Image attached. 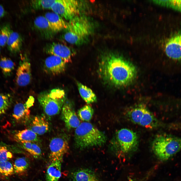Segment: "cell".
<instances>
[{
    "instance_id": "1",
    "label": "cell",
    "mask_w": 181,
    "mask_h": 181,
    "mask_svg": "<svg viewBox=\"0 0 181 181\" xmlns=\"http://www.w3.org/2000/svg\"><path fill=\"white\" fill-rule=\"evenodd\" d=\"M98 72L104 84L117 87L130 83L137 72L135 67L130 62L117 55L106 53L101 57Z\"/></svg>"
},
{
    "instance_id": "2",
    "label": "cell",
    "mask_w": 181,
    "mask_h": 181,
    "mask_svg": "<svg viewBox=\"0 0 181 181\" xmlns=\"http://www.w3.org/2000/svg\"><path fill=\"white\" fill-rule=\"evenodd\" d=\"M94 28L92 23L88 18L79 15L69 21L67 27L64 30L63 38L69 43L82 45L88 41Z\"/></svg>"
},
{
    "instance_id": "3",
    "label": "cell",
    "mask_w": 181,
    "mask_h": 181,
    "mask_svg": "<svg viewBox=\"0 0 181 181\" xmlns=\"http://www.w3.org/2000/svg\"><path fill=\"white\" fill-rule=\"evenodd\" d=\"M106 140L104 133L89 122L80 123L75 129V144L76 147L80 149L101 146Z\"/></svg>"
},
{
    "instance_id": "4",
    "label": "cell",
    "mask_w": 181,
    "mask_h": 181,
    "mask_svg": "<svg viewBox=\"0 0 181 181\" xmlns=\"http://www.w3.org/2000/svg\"><path fill=\"white\" fill-rule=\"evenodd\" d=\"M152 148L160 160H167L181 151V138L168 134H159L154 140Z\"/></svg>"
},
{
    "instance_id": "5",
    "label": "cell",
    "mask_w": 181,
    "mask_h": 181,
    "mask_svg": "<svg viewBox=\"0 0 181 181\" xmlns=\"http://www.w3.org/2000/svg\"><path fill=\"white\" fill-rule=\"evenodd\" d=\"M37 99L46 114L52 116L58 114L61 110L66 96L63 89L56 88L40 93Z\"/></svg>"
},
{
    "instance_id": "6",
    "label": "cell",
    "mask_w": 181,
    "mask_h": 181,
    "mask_svg": "<svg viewBox=\"0 0 181 181\" xmlns=\"http://www.w3.org/2000/svg\"><path fill=\"white\" fill-rule=\"evenodd\" d=\"M138 144V139L137 133L125 128L118 131L111 143V146L113 149L124 154L134 151L137 149Z\"/></svg>"
},
{
    "instance_id": "7",
    "label": "cell",
    "mask_w": 181,
    "mask_h": 181,
    "mask_svg": "<svg viewBox=\"0 0 181 181\" xmlns=\"http://www.w3.org/2000/svg\"><path fill=\"white\" fill-rule=\"evenodd\" d=\"M127 116L133 123L147 128L157 126V121L153 115L144 106L139 105L128 111Z\"/></svg>"
},
{
    "instance_id": "8",
    "label": "cell",
    "mask_w": 181,
    "mask_h": 181,
    "mask_svg": "<svg viewBox=\"0 0 181 181\" xmlns=\"http://www.w3.org/2000/svg\"><path fill=\"white\" fill-rule=\"evenodd\" d=\"M80 4L74 0H56L51 9L53 12L69 21L79 15Z\"/></svg>"
},
{
    "instance_id": "9",
    "label": "cell",
    "mask_w": 181,
    "mask_h": 181,
    "mask_svg": "<svg viewBox=\"0 0 181 181\" xmlns=\"http://www.w3.org/2000/svg\"><path fill=\"white\" fill-rule=\"evenodd\" d=\"M49 157L51 161L57 160L62 162L64 155L69 148L68 143L64 137L60 135L53 138L49 144Z\"/></svg>"
},
{
    "instance_id": "10",
    "label": "cell",
    "mask_w": 181,
    "mask_h": 181,
    "mask_svg": "<svg viewBox=\"0 0 181 181\" xmlns=\"http://www.w3.org/2000/svg\"><path fill=\"white\" fill-rule=\"evenodd\" d=\"M43 51L47 54L61 58L66 63L71 62L72 57L75 52L69 47L58 43L53 42L45 45Z\"/></svg>"
},
{
    "instance_id": "11",
    "label": "cell",
    "mask_w": 181,
    "mask_h": 181,
    "mask_svg": "<svg viewBox=\"0 0 181 181\" xmlns=\"http://www.w3.org/2000/svg\"><path fill=\"white\" fill-rule=\"evenodd\" d=\"M31 77V65L26 56L20 61L16 73V80L18 85L24 86L30 83Z\"/></svg>"
},
{
    "instance_id": "12",
    "label": "cell",
    "mask_w": 181,
    "mask_h": 181,
    "mask_svg": "<svg viewBox=\"0 0 181 181\" xmlns=\"http://www.w3.org/2000/svg\"><path fill=\"white\" fill-rule=\"evenodd\" d=\"M66 64L60 58L51 55L45 60L43 69L47 73L53 75H57L64 72L66 69Z\"/></svg>"
},
{
    "instance_id": "13",
    "label": "cell",
    "mask_w": 181,
    "mask_h": 181,
    "mask_svg": "<svg viewBox=\"0 0 181 181\" xmlns=\"http://www.w3.org/2000/svg\"><path fill=\"white\" fill-rule=\"evenodd\" d=\"M61 110L62 119L67 128L70 129L79 126L80 121L70 103L65 102Z\"/></svg>"
},
{
    "instance_id": "14",
    "label": "cell",
    "mask_w": 181,
    "mask_h": 181,
    "mask_svg": "<svg viewBox=\"0 0 181 181\" xmlns=\"http://www.w3.org/2000/svg\"><path fill=\"white\" fill-rule=\"evenodd\" d=\"M165 51L168 56L173 59L181 60V33L172 37L166 43Z\"/></svg>"
},
{
    "instance_id": "15",
    "label": "cell",
    "mask_w": 181,
    "mask_h": 181,
    "mask_svg": "<svg viewBox=\"0 0 181 181\" xmlns=\"http://www.w3.org/2000/svg\"><path fill=\"white\" fill-rule=\"evenodd\" d=\"M34 25L37 32L45 39H52L56 33L51 28L44 16H40L37 17L34 20Z\"/></svg>"
},
{
    "instance_id": "16",
    "label": "cell",
    "mask_w": 181,
    "mask_h": 181,
    "mask_svg": "<svg viewBox=\"0 0 181 181\" xmlns=\"http://www.w3.org/2000/svg\"><path fill=\"white\" fill-rule=\"evenodd\" d=\"M51 28L56 33L67 28L68 23L61 16L54 12L46 13L44 16Z\"/></svg>"
},
{
    "instance_id": "17",
    "label": "cell",
    "mask_w": 181,
    "mask_h": 181,
    "mask_svg": "<svg viewBox=\"0 0 181 181\" xmlns=\"http://www.w3.org/2000/svg\"><path fill=\"white\" fill-rule=\"evenodd\" d=\"M30 111L25 104L21 103H17L14 108L12 116L18 123L25 124L29 120Z\"/></svg>"
},
{
    "instance_id": "18",
    "label": "cell",
    "mask_w": 181,
    "mask_h": 181,
    "mask_svg": "<svg viewBox=\"0 0 181 181\" xmlns=\"http://www.w3.org/2000/svg\"><path fill=\"white\" fill-rule=\"evenodd\" d=\"M49 125L45 117L43 116H35L31 122L30 129L37 134L42 135L49 130Z\"/></svg>"
},
{
    "instance_id": "19",
    "label": "cell",
    "mask_w": 181,
    "mask_h": 181,
    "mask_svg": "<svg viewBox=\"0 0 181 181\" xmlns=\"http://www.w3.org/2000/svg\"><path fill=\"white\" fill-rule=\"evenodd\" d=\"M51 162L46 172V181H58L61 175L62 162L57 160Z\"/></svg>"
},
{
    "instance_id": "20",
    "label": "cell",
    "mask_w": 181,
    "mask_h": 181,
    "mask_svg": "<svg viewBox=\"0 0 181 181\" xmlns=\"http://www.w3.org/2000/svg\"><path fill=\"white\" fill-rule=\"evenodd\" d=\"M22 44V39L20 35L12 30L6 44L8 50L13 54L18 53L21 49Z\"/></svg>"
},
{
    "instance_id": "21",
    "label": "cell",
    "mask_w": 181,
    "mask_h": 181,
    "mask_svg": "<svg viewBox=\"0 0 181 181\" xmlns=\"http://www.w3.org/2000/svg\"><path fill=\"white\" fill-rule=\"evenodd\" d=\"M77 84L81 97L87 104H90L96 102V96L90 88L80 82H78Z\"/></svg>"
},
{
    "instance_id": "22",
    "label": "cell",
    "mask_w": 181,
    "mask_h": 181,
    "mask_svg": "<svg viewBox=\"0 0 181 181\" xmlns=\"http://www.w3.org/2000/svg\"><path fill=\"white\" fill-rule=\"evenodd\" d=\"M73 177L75 181H98L95 173L87 169H81L75 172Z\"/></svg>"
},
{
    "instance_id": "23",
    "label": "cell",
    "mask_w": 181,
    "mask_h": 181,
    "mask_svg": "<svg viewBox=\"0 0 181 181\" xmlns=\"http://www.w3.org/2000/svg\"><path fill=\"white\" fill-rule=\"evenodd\" d=\"M15 139L20 142L27 141L36 142L38 140L37 134L30 129L19 131L14 136Z\"/></svg>"
},
{
    "instance_id": "24",
    "label": "cell",
    "mask_w": 181,
    "mask_h": 181,
    "mask_svg": "<svg viewBox=\"0 0 181 181\" xmlns=\"http://www.w3.org/2000/svg\"><path fill=\"white\" fill-rule=\"evenodd\" d=\"M14 67V63L10 59L3 57L0 59V67L3 73L5 76L10 75Z\"/></svg>"
},
{
    "instance_id": "25",
    "label": "cell",
    "mask_w": 181,
    "mask_h": 181,
    "mask_svg": "<svg viewBox=\"0 0 181 181\" xmlns=\"http://www.w3.org/2000/svg\"><path fill=\"white\" fill-rule=\"evenodd\" d=\"M28 161L24 157H19L15 161L14 165L15 172L17 174L23 175L25 173L29 166Z\"/></svg>"
},
{
    "instance_id": "26",
    "label": "cell",
    "mask_w": 181,
    "mask_h": 181,
    "mask_svg": "<svg viewBox=\"0 0 181 181\" xmlns=\"http://www.w3.org/2000/svg\"><path fill=\"white\" fill-rule=\"evenodd\" d=\"M55 0H35L30 1V5L35 10L51 9L52 6Z\"/></svg>"
},
{
    "instance_id": "27",
    "label": "cell",
    "mask_w": 181,
    "mask_h": 181,
    "mask_svg": "<svg viewBox=\"0 0 181 181\" xmlns=\"http://www.w3.org/2000/svg\"><path fill=\"white\" fill-rule=\"evenodd\" d=\"M94 113V110L89 105H85L79 109L77 112V115L81 120L89 121L92 119Z\"/></svg>"
},
{
    "instance_id": "28",
    "label": "cell",
    "mask_w": 181,
    "mask_h": 181,
    "mask_svg": "<svg viewBox=\"0 0 181 181\" xmlns=\"http://www.w3.org/2000/svg\"><path fill=\"white\" fill-rule=\"evenodd\" d=\"M12 96L9 93H0V115L5 113L11 104Z\"/></svg>"
},
{
    "instance_id": "29",
    "label": "cell",
    "mask_w": 181,
    "mask_h": 181,
    "mask_svg": "<svg viewBox=\"0 0 181 181\" xmlns=\"http://www.w3.org/2000/svg\"><path fill=\"white\" fill-rule=\"evenodd\" d=\"M12 31L10 25L8 24L0 26V46L3 47L6 44Z\"/></svg>"
},
{
    "instance_id": "30",
    "label": "cell",
    "mask_w": 181,
    "mask_h": 181,
    "mask_svg": "<svg viewBox=\"0 0 181 181\" xmlns=\"http://www.w3.org/2000/svg\"><path fill=\"white\" fill-rule=\"evenodd\" d=\"M14 171L12 164L7 161L0 162V174L6 176L12 175Z\"/></svg>"
},
{
    "instance_id": "31",
    "label": "cell",
    "mask_w": 181,
    "mask_h": 181,
    "mask_svg": "<svg viewBox=\"0 0 181 181\" xmlns=\"http://www.w3.org/2000/svg\"><path fill=\"white\" fill-rule=\"evenodd\" d=\"M158 4L166 6L181 11V0H164L156 1Z\"/></svg>"
},
{
    "instance_id": "32",
    "label": "cell",
    "mask_w": 181,
    "mask_h": 181,
    "mask_svg": "<svg viewBox=\"0 0 181 181\" xmlns=\"http://www.w3.org/2000/svg\"><path fill=\"white\" fill-rule=\"evenodd\" d=\"M12 157V153L8 151L6 147L0 146V162L7 161Z\"/></svg>"
},
{
    "instance_id": "33",
    "label": "cell",
    "mask_w": 181,
    "mask_h": 181,
    "mask_svg": "<svg viewBox=\"0 0 181 181\" xmlns=\"http://www.w3.org/2000/svg\"><path fill=\"white\" fill-rule=\"evenodd\" d=\"M32 150L31 155L35 158H38L41 154V150L40 147L34 142L32 143Z\"/></svg>"
},
{
    "instance_id": "34",
    "label": "cell",
    "mask_w": 181,
    "mask_h": 181,
    "mask_svg": "<svg viewBox=\"0 0 181 181\" xmlns=\"http://www.w3.org/2000/svg\"><path fill=\"white\" fill-rule=\"evenodd\" d=\"M20 142L23 148L31 154L32 150V142L27 141H21Z\"/></svg>"
},
{
    "instance_id": "35",
    "label": "cell",
    "mask_w": 181,
    "mask_h": 181,
    "mask_svg": "<svg viewBox=\"0 0 181 181\" xmlns=\"http://www.w3.org/2000/svg\"><path fill=\"white\" fill-rule=\"evenodd\" d=\"M34 102V99L32 97L30 96L25 104L26 107L29 109L33 105Z\"/></svg>"
},
{
    "instance_id": "36",
    "label": "cell",
    "mask_w": 181,
    "mask_h": 181,
    "mask_svg": "<svg viewBox=\"0 0 181 181\" xmlns=\"http://www.w3.org/2000/svg\"><path fill=\"white\" fill-rule=\"evenodd\" d=\"M5 14V11L3 6L0 5V19L3 17Z\"/></svg>"
},
{
    "instance_id": "37",
    "label": "cell",
    "mask_w": 181,
    "mask_h": 181,
    "mask_svg": "<svg viewBox=\"0 0 181 181\" xmlns=\"http://www.w3.org/2000/svg\"><path fill=\"white\" fill-rule=\"evenodd\" d=\"M1 48H0V54H1Z\"/></svg>"
},
{
    "instance_id": "38",
    "label": "cell",
    "mask_w": 181,
    "mask_h": 181,
    "mask_svg": "<svg viewBox=\"0 0 181 181\" xmlns=\"http://www.w3.org/2000/svg\"><path fill=\"white\" fill-rule=\"evenodd\" d=\"M133 181V180H132V181Z\"/></svg>"
}]
</instances>
